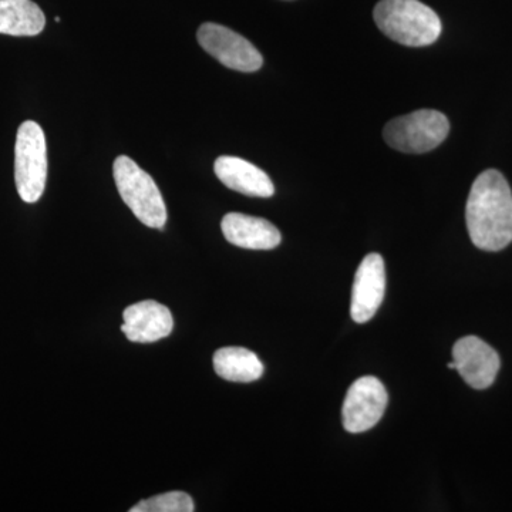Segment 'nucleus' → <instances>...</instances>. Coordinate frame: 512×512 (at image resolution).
<instances>
[{
	"mask_svg": "<svg viewBox=\"0 0 512 512\" xmlns=\"http://www.w3.org/2000/svg\"><path fill=\"white\" fill-rule=\"evenodd\" d=\"M386 387L379 379L365 376L357 379L346 393L342 407L343 426L349 433H363L375 427L386 412Z\"/></svg>",
	"mask_w": 512,
	"mask_h": 512,
	"instance_id": "obj_7",
	"label": "nucleus"
},
{
	"mask_svg": "<svg viewBox=\"0 0 512 512\" xmlns=\"http://www.w3.org/2000/svg\"><path fill=\"white\" fill-rule=\"evenodd\" d=\"M373 18L384 35L403 46H430L441 35L439 16L419 0H380Z\"/></svg>",
	"mask_w": 512,
	"mask_h": 512,
	"instance_id": "obj_2",
	"label": "nucleus"
},
{
	"mask_svg": "<svg viewBox=\"0 0 512 512\" xmlns=\"http://www.w3.org/2000/svg\"><path fill=\"white\" fill-rule=\"evenodd\" d=\"M450 123L437 110H417L397 117L384 127L386 143L406 154H423L434 150L446 140Z\"/></svg>",
	"mask_w": 512,
	"mask_h": 512,
	"instance_id": "obj_4",
	"label": "nucleus"
},
{
	"mask_svg": "<svg viewBox=\"0 0 512 512\" xmlns=\"http://www.w3.org/2000/svg\"><path fill=\"white\" fill-rule=\"evenodd\" d=\"M386 293V268L382 255L369 254L357 268L350 313L356 323L369 322L379 311Z\"/></svg>",
	"mask_w": 512,
	"mask_h": 512,
	"instance_id": "obj_9",
	"label": "nucleus"
},
{
	"mask_svg": "<svg viewBox=\"0 0 512 512\" xmlns=\"http://www.w3.org/2000/svg\"><path fill=\"white\" fill-rule=\"evenodd\" d=\"M114 181L121 200L148 228L163 229L167 207L156 181L130 157L120 156L113 165Z\"/></svg>",
	"mask_w": 512,
	"mask_h": 512,
	"instance_id": "obj_3",
	"label": "nucleus"
},
{
	"mask_svg": "<svg viewBox=\"0 0 512 512\" xmlns=\"http://www.w3.org/2000/svg\"><path fill=\"white\" fill-rule=\"evenodd\" d=\"M222 234L229 244L256 251H268L281 244L282 235L279 229L264 218L229 212L222 218Z\"/></svg>",
	"mask_w": 512,
	"mask_h": 512,
	"instance_id": "obj_11",
	"label": "nucleus"
},
{
	"mask_svg": "<svg viewBox=\"0 0 512 512\" xmlns=\"http://www.w3.org/2000/svg\"><path fill=\"white\" fill-rule=\"evenodd\" d=\"M215 373L235 383H251L264 375V365L254 352L245 348H222L214 355Z\"/></svg>",
	"mask_w": 512,
	"mask_h": 512,
	"instance_id": "obj_14",
	"label": "nucleus"
},
{
	"mask_svg": "<svg viewBox=\"0 0 512 512\" xmlns=\"http://www.w3.org/2000/svg\"><path fill=\"white\" fill-rule=\"evenodd\" d=\"M194 501L191 495L183 493V491H170L147 500L130 508V512H194Z\"/></svg>",
	"mask_w": 512,
	"mask_h": 512,
	"instance_id": "obj_15",
	"label": "nucleus"
},
{
	"mask_svg": "<svg viewBox=\"0 0 512 512\" xmlns=\"http://www.w3.org/2000/svg\"><path fill=\"white\" fill-rule=\"evenodd\" d=\"M453 362L461 377L473 389H488L500 370L498 353L477 336L457 340L453 348Z\"/></svg>",
	"mask_w": 512,
	"mask_h": 512,
	"instance_id": "obj_8",
	"label": "nucleus"
},
{
	"mask_svg": "<svg viewBox=\"0 0 512 512\" xmlns=\"http://www.w3.org/2000/svg\"><path fill=\"white\" fill-rule=\"evenodd\" d=\"M121 332L130 342L154 343L167 338L174 329L170 309L156 301H143L128 306L123 312Z\"/></svg>",
	"mask_w": 512,
	"mask_h": 512,
	"instance_id": "obj_10",
	"label": "nucleus"
},
{
	"mask_svg": "<svg viewBox=\"0 0 512 512\" xmlns=\"http://www.w3.org/2000/svg\"><path fill=\"white\" fill-rule=\"evenodd\" d=\"M448 369H454L456 370V365H454V362L448 363Z\"/></svg>",
	"mask_w": 512,
	"mask_h": 512,
	"instance_id": "obj_16",
	"label": "nucleus"
},
{
	"mask_svg": "<svg viewBox=\"0 0 512 512\" xmlns=\"http://www.w3.org/2000/svg\"><path fill=\"white\" fill-rule=\"evenodd\" d=\"M197 39L205 52L210 53L228 69L252 73L261 69L264 64V57L249 40L217 23L201 25Z\"/></svg>",
	"mask_w": 512,
	"mask_h": 512,
	"instance_id": "obj_6",
	"label": "nucleus"
},
{
	"mask_svg": "<svg viewBox=\"0 0 512 512\" xmlns=\"http://www.w3.org/2000/svg\"><path fill=\"white\" fill-rule=\"evenodd\" d=\"M45 25V13L32 0H0L2 35L37 36Z\"/></svg>",
	"mask_w": 512,
	"mask_h": 512,
	"instance_id": "obj_13",
	"label": "nucleus"
},
{
	"mask_svg": "<svg viewBox=\"0 0 512 512\" xmlns=\"http://www.w3.org/2000/svg\"><path fill=\"white\" fill-rule=\"evenodd\" d=\"M466 221L477 248L497 252L511 244L512 191L500 171L478 175L468 195Z\"/></svg>",
	"mask_w": 512,
	"mask_h": 512,
	"instance_id": "obj_1",
	"label": "nucleus"
},
{
	"mask_svg": "<svg viewBox=\"0 0 512 512\" xmlns=\"http://www.w3.org/2000/svg\"><path fill=\"white\" fill-rule=\"evenodd\" d=\"M214 171L225 187L239 194L258 198H269L275 194L274 183L268 174L242 158L231 156L217 158Z\"/></svg>",
	"mask_w": 512,
	"mask_h": 512,
	"instance_id": "obj_12",
	"label": "nucleus"
},
{
	"mask_svg": "<svg viewBox=\"0 0 512 512\" xmlns=\"http://www.w3.org/2000/svg\"><path fill=\"white\" fill-rule=\"evenodd\" d=\"M47 180V147L42 127L36 121H25L19 127L15 146V181L20 198L33 204L45 192Z\"/></svg>",
	"mask_w": 512,
	"mask_h": 512,
	"instance_id": "obj_5",
	"label": "nucleus"
}]
</instances>
